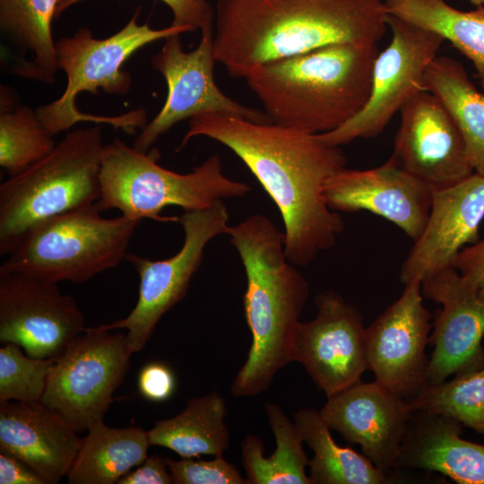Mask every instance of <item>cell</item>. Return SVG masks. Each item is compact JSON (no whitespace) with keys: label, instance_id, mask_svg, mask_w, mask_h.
<instances>
[{"label":"cell","instance_id":"obj_5","mask_svg":"<svg viewBox=\"0 0 484 484\" xmlns=\"http://www.w3.org/2000/svg\"><path fill=\"white\" fill-rule=\"evenodd\" d=\"M160 158L156 148L143 152L118 138L104 145L100 198L96 203L99 209H117L132 219L173 222L179 217L160 215L168 206H178L184 212L204 210L251 191L246 183L224 175L218 154L211 155L186 174L160 166Z\"/></svg>","mask_w":484,"mask_h":484},{"label":"cell","instance_id":"obj_31","mask_svg":"<svg viewBox=\"0 0 484 484\" xmlns=\"http://www.w3.org/2000/svg\"><path fill=\"white\" fill-rule=\"evenodd\" d=\"M406 402L411 412L444 415L484 436V367L426 385Z\"/></svg>","mask_w":484,"mask_h":484},{"label":"cell","instance_id":"obj_1","mask_svg":"<svg viewBox=\"0 0 484 484\" xmlns=\"http://www.w3.org/2000/svg\"><path fill=\"white\" fill-rule=\"evenodd\" d=\"M196 136L230 149L259 181L281 214L290 263L306 266L336 244L344 222L327 205L324 187L345 167L340 147L325 145L315 134L294 127L220 113L192 117L179 149Z\"/></svg>","mask_w":484,"mask_h":484},{"label":"cell","instance_id":"obj_17","mask_svg":"<svg viewBox=\"0 0 484 484\" xmlns=\"http://www.w3.org/2000/svg\"><path fill=\"white\" fill-rule=\"evenodd\" d=\"M391 157L433 190L454 186L474 173L461 131L443 102L422 91L400 110Z\"/></svg>","mask_w":484,"mask_h":484},{"label":"cell","instance_id":"obj_32","mask_svg":"<svg viewBox=\"0 0 484 484\" xmlns=\"http://www.w3.org/2000/svg\"><path fill=\"white\" fill-rule=\"evenodd\" d=\"M16 343L0 348V402H41L48 376L56 358L36 359Z\"/></svg>","mask_w":484,"mask_h":484},{"label":"cell","instance_id":"obj_22","mask_svg":"<svg viewBox=\"0 0 484 484\" xmlns=\"http://www.w3.org/2000/svg\"><path fill=\"white\" fill-rule=\"evenodd\" d=\"M462 427L444 415L411 412L394 469L436 471L459 484H484V445L462 438Z\"/></svg>","mask_w":484,"mask_h":484},{"label":"cell","instance_id":"obj_30","mask_svg":"<svg viewBox=\"0 0 484 484\" xmlns=\"http://www.w3.org/2000/svg\"><path fill=\"white\" fill-rule=\"evenodd\" d=\"M11 92L1 87L0 166L15 176L48 155L56 147L54 136L45 128L37 111L29 106L13 107Z\"/></svg>","mask_w":484,"mask_h":484},{"label":"cell","instance_id":"obj_12","mask_svg":"<svg viewBox=\"0 0 484 484\" xmlns=\"http://www.w3.org/2000/svg\"><path fill=\"white\" fill-rule=\"evenodd\" d=\"M213 33V28L201 30L197 48L189 52L183 49L180 34L169 36L151 59L153 69L166 81L168 94L160 112L137 136L133 145L137 151H149L175 124L202 114L220 113L257 123H272L264 110L237 102L217 86Z\"/></svg>","mask_w":484,"mask_h":484},{"label":"cell","instance_id":"obj_33","mask_svg":"<svg viewBox=\"0 0 484 484\" xmlns=\"http://www.w3.org/2000/svg\"><path fill=\"white\" fill-rule=\"evenodd\" d=\"M168 467L175 484H245L237 467L227 462L222 455L213 460L194 461L182 458L179 461L168 458Z\"/></svg>","mask_w":484,"mask_h":484},{"label":"cell","instance_id":"obj_14","mask_svg":"<svg viewBox=\"0 0 484 484\" xmlns=\"http://www.w3.org/2000/svg\"><path fill=\"white\" fill-rule=\"evenodd\" d=\"M315 303V317L298 326L296 361L330 397L360 382L368 370L366 328L359 309L335 291L319 293Z\"/></svg>","mask_w":484,"mask_h":484},{"label":"cell","instance_id":"obj_26","mask_svg":"<svg viewBox=\"0 0 484 484\" xmlns=\"http://www.w3.org/2000/svg\"><path fill=\"white\" fill-rule=\"evenodd\" d=\"M426 91L436 96L454 118L475 173L484 176V94L457 60L437 56L428 65Z\"/></svg>","mask_w":484,"mask_h":484},{"label":"cell","instance_id":"obj_24","mask_svg":"<svg viewBox=\"0 0 484 484\" xmlns=\"http://www.w3.org/2000/svg\"><path fill=\"white\" fill-rule=\"evenodd\" d=\"M58 0H0V27L31 59L14 64L17 76L53 83L58 70L51 24Z\"/></svg>","mask_w":484,"mask_h":484},{"label":"cell","instance_id":"obj_19","mask_svg":"<svg viewBox=\"0 0 484 484\" xmlns=\"http://www.w3.org/2000/svg\"><path fill=\"white\" fill-rule=\"evenodd\" d=\"M331 429L351 444L379 470L394 469L411 414L406 400L376 380L356 385L327 397L319 411Z\"/></svg>","mask_w":484,"mask_h":484},{"label":"cell","instance_id":"obj_25","mask_svg":"<svg viewBox=\"0 0 484 484\" xmlns=\"http://www.w3.org/2000/svg\"><path fill=\"white\" fill-rule=\"evenodd\" d=\"M224 398L217 392L192 398L177 415L147 431L150 445L167 447L182 458L222 455L229 445Z\"/></svg>","mask_w":484,"mask_h":484},{"label":"cell","instance_id":"obj_34","mask_svg":"<svg viewBox=\"0 0 484 484\" xmlns=\"http://www.w3.org/2000/svg\"><path fill=\"white\" fill-rule=\"evenodd\" d=\"M83 0H58L55 18L72 5ZM173 13L172 25L193 30L213 28L214 13L207 0H161Z\"/></svg>","mask_w":484,"mask_h":484},{"label":"cell","instance_id":"obj_29","mask_svg":"<svg viewBox=\"0 0 484 484\" xmlns=\"http://www.w3.org/2000/svg\"><path fill=\"white\" fill-rule=\"evenodd\" d=\"M387 13L449 41L467 57L484 90V5L461 11L445 0H385Z\"/></svg>","mask_w":484,"mask_h":484},{"label":"cell","instance_id":"obj_7","mask_svg":"<svg viewBox=\"0 0 484 484\" xmlns=\"http://www.w3.org/2000/svg\"><path fill=\"white\" fill-rule=\"evenodd\" d=\"M138 14L137 10L120 30L106 39H94L91 30L83 27L73 36L56 41L57 65L66 74V87L58 99L36 109L41 123L53 136L79 122L106 124L127 134L147 125V114L143 108L108 117L83 113L76 107L77 95L83 91L96 94L101 89L108 94L125 95L131 88L132 77L121 68L135 51L153 41L194 31L172 24L153 30L148 23L139 24Z\"/></svg>","mask_w":484,"mask_h":484},{"label":"cell","instance_id":"obj_23","mask_svg":"<svg viewBox=\"0 0 484 484\" xmlns=\"http://www.w3.org/2000/svg\"><path fill=\"white\" fill-rule=\"evenodd\" d=\"M150 442L142 428L93 424L67 474L69 484H114L147 458Z\"/></svg>","mask_w":484,"mask_h":484},{"label":"cell","instance_id":"obj_36","mask_svg":"<svg viewBox=\"0 0 484 484\" xmlns=\"http://www.w3.org/2000/svg\"><path fill=\"white\" fill-rule=\"evenodd\" d=\"M452 265L484 297V238L462 248L456 255Z\"/></svg>","mask_w":484,"mask_h":484},{"label":"cell","instance_id":"obj_9","mask_svg":"<svg viewBox=\"0 0 484 484\" xmlns=\"http://www.w3.org/2000/svg\"><path fill=\"white\" fill-rule=\"evenodd\" d=\"M132 354L126 334L86 328L56 357L41 402L76 432L88 430L103 420Z\"/></svg>","mask_w":484,"mask_h":484},{"label":"cell","instance_id":"obj_21","mask_svg":"<svg viewBox=\"0 0 484 484\" xmlns=\"http://www.w3.org/2000/svg\"><path fill=\"white\" fill-rule=\"evenodd\" d=\"M82 438L41 402H0V452L32 468L48 484L67 476Z\"/></svg>","mask_w":484,"mask_h":484},{"label":"cell","instance_id":"obj_20","mask_svg":"<svg viewBox=\"0 0 484 484\" xmlns=\"http://www.w3.org/2000/svg\"><path fill=\"white\" fill-rule=\"evenodd\" d=\"M484 218V176L473 173L445 188L433 190L427 224L401 267L400 281L409 283L453 264L468 243H476Z\"/></svg>","mask_w":484,"mask_h":484},{"label":"cell","instance_id":"obj_15","mask_svg":"<svg viewBox=\"0 0 484 484\" xmlns=\"http://www.w3.org/2000/svg\"><path fill=\"white\" fill-rule=\"evenodd\" d=\"M422 296L420 281L406 283L401 297L366 328L368 370L405 400L427 385L432 315Z\"/></svg>","mask_w":484,"mask_h":484},{"label":"cell","instance_id":"obj_38","mask_svg":"<svg viewBox=\"0 0 484 484\" xmlns=\"http://www.w3.org/2000/svg\"><path fill=\"white\" fill-rule=\"evenodd\" d=\"M0 484H48L22 461L0 452Z\"/></svg>","mask_w":484,"mask_h":484},{"label":"cell","instance_id":"obj_8","mask_svg":"<svg viewBox=\"0 0 484 484\" xmlns=\"http://www.w3.org/2000/svg\"><path fill=\"white\" fill-rule=\"evenodd\" d=\"M91 204L44 220L22 238L0 272H21L52 283H82L117 266L142 220L104 218Z\"/></svg>","mask_w":484,"mask_h":484},{"label":"cell","instance_id":"obj_2","mask_svg":"<svg viewBox=\"0 0 484 484\" xmlns=\"http://www.w3.org/2000/svg\"><path fill=\"white\" fill-rule=\"evenodd\" d=\"M383 0H218L216 62L246 78L254 69L325 46L376 45L388 26Z\"/></svg>","mask_w":484,"mask_h":484},{"label":"cell","instance_id":"obj_6","mask_svg":"<svg viewBox=\"0 0 484 484\" xmlns=\"http://www.w3.org/2000/svg\"><path fill=\"white\" fill-rule=\"evenodd\" d=\"M100 125L68 132L45 158L0 185V255L37 223L100 198Z\"/></svg>","mask_w":484,"mask_h":484},{"label":"cell","instance_id":"obj_18","mask_svg":"<svg viewBox=\"0 0 484 484\" xmlns=\"http://www.w3.org/2000/svg\"><path fill=\"white\" fill-rule=\"evenodd\" d=\"M433 189L402 169L393 157L369 169L345 167L326 181L324 195L333 211H368L399 227L416 240L431 209Z\"/></svg>","mask_w":484,"mask_h":484},{"label":"cell","instance_id":"obj_4","mask_svg":"<svg viewBox=\"0 0 484 484\" xmlns=\"http://www.w3.org/2000/svg\"><path fill=\"white\" fill-rule=\"evenodd\" d=\"M377 54L376 45L333 44L264 64L245 79L272 123L323 134L362 109Z\"/></svg>","mask_w":484,"mask_h":484},{"label":"cell","instance_id":"obj_27","mask_svg":"<svg viewBox=\"0 0 484 484\" xmlns=\"http://www.w3.org/2000/svg\"><path fill=\"white\" fill-rule=\"evenodd\" d=\"M303 441L313 450L308 462L311 484H385L393 479L364 454L337 445L319 411L303 408L294 415Z\"/></svg>","mask_w":484,"mask_h":484},{"label":"cell","instance_id":"obj_35","mask_svg":"<svg viewBox=\"0 0 484 484\" xmlns=\"http://www.w3.org/2000/svg\"><path fill=\"white\" fill-rule=\"evenodd\" d=\"M138 388L141 394L151 402H164L169 399L176 388L175 376L171 369L162 363L145 365L138 376Z\"/></svg>","mask_w":484,"mask_h":484},{"label":"cell","instance_id":"obj_37","mask_svg":"<svg viewBox=\"0 0 484 484\" xmlns=\"http://www.w3.org/2000/svg\"><path fill=\"white\" fill-rule=\"evenodd\" d=\"M168 458L152 455L135 471L128 472L117 484H173V478L167 471Z\"/></svg>","mask_w":484,"mask_h":484},{"label":"cell","instance_id":"obj_3","mask_svg":"<svg viewBox=\"0 0 484 484\" xmlns=\"http://www.w3.org/2000/svg\"><path fill=\"white\" fill-rule=\"evenodd\" d=\"M246 276L245 316L252 343L231 385L235 397L267 390L276 373L296 361L295 341L309 286L284 250V234L266 216L252 214L227 233Z\"/></svg>","mask_w":484,"mask_h":484},{"label":"cell","instance_id":"obj_16","mask_svg":"<svg viewBox=\"0 0 484 484\" xmlns=\"http://www.w3.org/2000/svg\"><path fill=\"white\" fill-rule=\"evenodd\" d=\"M421 292L442 306L436 311L429 335L434 348L427 385L484 367V297L453 265L425 277Z\"/></svg>","mask_w":484,"mask_h":484},{"label":"cell","instance_id":"obj_28","mask_svg":"<svg viewBox=\"0 0 484 484\" xmlns=\"http://www.w3.org/2000/svg\"><path fill=\"white\" fill-rule=\"evenodd\" d=\"M264 411L273 432L276 448L265 457L264 445L256 436H246L241 445L242 463L248 484H311L306 474L308 459L296 424L281 408L266 402Z\"/></svg>","mask_w":484,"mask_h":484},{"label":"cell","instance_id":"obj_39","mask_svg":"<svg viewBox=\"0 0 484 484\" xmlns=\"http://www.w3.org/2000/svg\"><path fill=\"white\" fill-rule=\"evenodd\" d=\"M476 7L484 5V0H469Z\"/></svg>","mask_w":484,"mask_h":484},{"label":"cell","instance_id":"obj_10","mask_svg":"<svg viewBox=\"0 0 484 484\" xmlns=\"http://www.w3.org/2000/svg\"><path fill=\"white\" fill-rule=\"evenodd\" d=\"M228 220L223 201L204 210L184 212L177 221L184 230V242L176 255L152 261L127 254L125 259L134 267L140 280L136 305L126 317L96 328L126 329L130 351H140L160 318L185 297L202 264L207 244L215 237L228 233Z\"/></svg>","mask_w":484,"mask_h":484},{"label":"cell","instance_id":"obj_11","mask_svg":"<svg viewBox=\"0 0 484 484\" xmlns=\"http://www.w3.org/2000/svg\"><path fill=\"white\" fill-rule=\"evenodd\" d=\"M387 23L391 41L376 57L367 101L337 129L315 134L322 143L340 147L358 138L377 136L407 101L426 91V71L445 39L393 15H388Z\"/></svg>","mask_w":484,"mask_h":484},{"label":"cell","instance_id":"obj_13","mask_svg":"<svg viewBox=\"0 0 484 484\" xmlns=\"http://www.w3.org/2000/svg\"><path fill=\"white\" fill-rule=\"evenodd\" d=\"M85 329L76 300L57 283L21 272H0L2 344L16 343L31 358H56Z\"/></svg>","mask_w":484,"mask_h":484}]
</instances>
